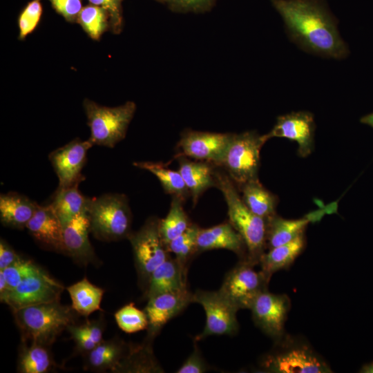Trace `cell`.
I'll return each instance as SVG.
<instances>
[{
    "instance_id": "obj_31",
    "label": "cell",
    "mask_w": 373,
    "mask_h": 373,
    "mask_svg": "<svg viewBox=\"0 0 373 373\" xmlns=\"http://www.w3.org/2000/svg\"><path fill=\"white\" fill-rule=\"evenodd\" d=\"M133 165L153 173L161 183L164 191L172 197H178L184 201L190 195L179 171L170 169L160 162H136Z\"/></svg>"
},
{
    "instance_id": "obj_24",
    "label": "cell",
    "mask_w": 373,
    "mask_h": 373,
    "mask_svg": "<svg viewBox=\"0 0 373 373\" xmlns=\"http://www.w3.org/2000/svg\"><path fill=\"white\" fill-rule=\"evenodd\" d=\"M179 169L195 204L200 196L209 188L216 186L214 170L207 162H195L179 156Z\"/></svg>"
},
{
    "instance_id": "obj_44",
    "label": "cell",
    "mask_w": 373,
    "mask_h": 373,
    "mask_svg": "<svg viewBox=\"0 0 373 373\" xmlns=\"http://www.w3.org/2000/svg\"><path fill=\"white\" fill-rule=\"evenodd\" d=\"M360 122L373 128V113L362 117Z\"/></svg>"
},
{
    "instance_id": "obj_11",
    "label": "cell",
    "mask_w": 373,
    "mask_h": 373,
    "mask_svg": "<svg viewBox=\"0 0 373 373\" xmlns=\"http://www.w3.org/2000/svg\"><path fill=\"white\" fill-rule=\"evenodd\" d=\"M193 303L200 304L206 314V323L202 332L195 336V341L212 335H233L238 330L236 314L239 310L219 290L198 289L193 294Z\"/></svg>"
},
{
    "instance_id": "obj_18",
    "label": "cell",
    "mask_w": 373,
    "mask_h": 373,
    "mask_svg": "<svg viewBox=\"0 0 373 373\" xmlns=\"http://www.w3.org/2000/svg\"><path fill=\"white\" fill-rule=\"evenodd\" d=\"M26 228L40 247L64 254L63 226L50 204H39Z\"/></svg>"
},
{
    "instance_id": "obj_13",
    "label": "cell",
    "mask_w": 373,
    "mask_h": 373,
    "mask_svg": "<svg viewBox=\"0 0 373 373\" xmlns=\"http://www.w3.org/2000/svg\"><path fill=\"white\" fill-rule=\"evenodd\" d=\"M93 146L88 139H74L64 146L52 151L48 158L59 180L57 188L80 184L85 178L82 174L88 151Z\"/></svg>"
},
{
    "instance_id": "obj_4",
    "label": "cell",
    "mask_w": 373,
    "mask_h": 373,
    "mask_svg": "<svg viewBox=\"0 0 373 373\" xmlns=\"http://www.w3.org/2000/svg\"><path fill=\"white\" fill-rule=\"evenodd\" d=\"M87 215L90 233L103 242L128 238L131 231L132 213L123 193H105L90 198Z\"/></svg>"
},
{
    "instance_id": "obj_28",
    "label": "cell",
    "mask_w": 373,
    "mask_h": 373,
    "mask_svg": "<svg viewBox=\"0 0 373 373\" xmlns=\"http://www.w3.org/2000/svg\"><path fill=\"white\" fill-rule=\"evenodd\" d=\"M79 184L67 187L57 188L50 204L62 226L79 214L87 212L90 198L85 197L79 190Z\"/></svg>"
},
{
    "instance_id": "obj_42",
    "label": "cell",
    "mask_w": 373,
    "mask_h": 373,
    "mask_svg": "<svg viewBox=\"0 0 373 373\" xmlns=\"http://www.w3.org/2000/svg\"><path fill=\"white\" fill-rule=\"evenodd\" d=\"M214 0H164L175 9L184 10H202L207 8Z\"/></svg>"
},
{
    "instance_id": "obj_15",
    "label": "cell",
    "mask_w": 373,
    "mask_h": 373,
    "mask_svg": "<svg viewBox=\"0 0 373 373\" xmlns=\"http://www.w3.org/2000/svg\"><path fill=\"white\" fill-rule=\"evenodd\" d=\"M316 124L314 115L308 111L291 112L277 117L272 129L265 134L267 140L284 137L295 141L297 153L301 157L309 155L314 148Z\"/></svg>"
},
{
    "instance_id": "obj_19",
    "label": "cell",
    "mask_w": 373,
    "mask_h": 373,
    "mask_svg": "<svg viewBox=\"0 0 373 373\" xmlns=\"http://www.w3.org/2000/svg\"><path fill=\"white\" fill-rule=\"evenodd\" d=\"M131 347L118 337L103 340L84 355V368L96 372H117Z\"/></svg>"
},
{
    "instance_id": "obj_25",
    "label": "cell",
    "mask_w": 373,
    "mask_h": 373,
    "mask_svg": "<svg viewBox=\"0 0 373 373\" xmlns=\"http://www.w3.org/2000/svg\"><path fill=\"white\" fill-rule=\"evenodd\" d=\"M305 245L304 233L286 244L269 249L259 259L260 270L270 280L274 273L288 268L303 252Z\"/></svg>"
},
{
    "instance_id": "obj_41",
    "label": "cell",
    "mask_w": 373,
    "mask_h": 373,
    "mask_svg": "<svg viewBox=\"0 0 373 373\" xmlns=\"http://www.w3.org/2000/svg\"><path fill=\"white\" fill-rule=\"evenodd\" d=\"M208 370V365L202 358L198 347L195 346L193 351L177 370L176 373H203Z\"/></svg>"
},
{
    "instance_id": "obj_22",
    "label": "cell",
    "mask_w": 373,
    "mask_h": 373,
    "mask_svg": "<svg viewBox=\"0 0 373 373\" xmlns=\"http://www.w3.org/2000/svg\"><path fill=\"white\" fill-rule=\"evenodd\" d=\"M326 209L310 213L302 218L285 219L277 214L267 220L266 247L271 249L286 244L302 233L311 221L319 220Z\"/></svg>"
},
{
    "instance_id": "obj_3",
    "label": "cell",
    "mask_w": 373,
    "mask_h": 373,
    "mask_svg": "<svg viewBox=\"0 0 373 373\" xmlns=\"http://www.w3.org/2000/svg\"><path fill=\"white\" fill-rule=\"evenodd\" d=\"M216 186L227 205L229 222L242 238L246 258L258 265L266 247L267 220L254 214L244 203L237 186L227 173L214 172Z\"/></svg>"
},
{
    "instance_id": "obj_2",
    "label": "cell",
    "mask_w": 373,
    "mask_h": 373,
    "mask_svg": "<svg viewBox=\"0 0 373 373\" xmlns=\"http://www.w3.org/2000/svg\"><path fill=\"white\" fill-rule=\"evenodd\" d=\"M21 341L50 346L64 330L76 323L77 313L59 300L12 311Z\"/></svg>"
},
{
    "instance_id": "obj_30",
    "label": "cell",
    "mask_w": 373,
    "mask_h": 373,
    "mask_svg": "<svg viewBox=\"0 0 373 373\" xmlns=\"http://www.w3.org/2000/svg\"><path fill=\"white\" fill-rule=\"evenodd\" d=\"M106 323L103 316L86 321L81 325H71L67 329L75 344V352L84 356L93 350L104 339Z\"/></svg>"
},
{
    "instance_id": "obj_17",
    "label": "cell",
    "mask_w": 373,
    "mask_h": 373,
    "mask_svg": "<svg viewBox=\"0 0 373 373\" xmlns=\"http://www.w3.org/2000/svg\"><path fill=\"white\" fill-rule=\"evenodd\" d=\"M89 233L87 212L77 215L63 226L64 254L80 266L93 265L98 267L102 265V261L89 240Z\"/></svg>"
},
{
    "instance_id": "obj_39",
    "label": "cell",
    "mask_w": 373,
    "mask_h": 373,
    "mask_svg": "<svg viewBox=\"0 0 373 373\" xmlns=\"http://www.w3.org/2000/svg\"><path fill=\"white\" fill-rule=\"evenodd\" d=\"M88 1L91 4L102 7L108 12L111 30L115 34L119 33L122 27V2L123 0Z\"/></svg>"
},
{
    "instance_id": "obj_27",
    "label": "cell",
    "mask_w": 373,
    "mask_h": 373,
    "mask_svg": "<svg viewBox=\"0 0 373 373\" xmlns=\"http://www.w3.org/2000/svg\"><path fill=\"white\" fill-rule=\"evenodd\" d=\"M49 346L21 341L17 361L20 373H47L52 372L55 363Z\"/></svg>"
},
{
    "instance_id": "obj_8",
    "label": "cell",
    "mask_w": 373,
    "mask_h": 373,
    "mask_svg": "<svg viewBox=\"0 0 373 373\" xmlns=\"http://www.w3.org/2000/svg\"><path fill=\"white\" fill-rule=\"evenodd\" d=\"M160 220L155 216L149 218L127 238L132 247L139 283L144 291L152 273L169 256L160 236Z\"/></svg>"
},
{
    "instance_id": "obj_14",
    "label": "cell",
    "mask_w": 373,
    "mask_h": 373,
    "mask_svg": "<svg viewBox=\"0 0 373 373\" xmlns=\"http://www.w3.org/2000/svg\"><path fill=\"white\" fill-rule=\"evenodd\" d=\"M233 133L186 131L180 137L179 156L220 166Z\"/></svg>"
},
{
    "instance_id": "obj_38",
    "label": "cell",
    "mask_w": 373,
    "mask_h": 373,
    "mask_svg": "<svg viewBox=\"0 0 373 373\" xmlns=\"http://www.w3.org/2000/svg\"><path fill=\"white\" fill-rule=\"evenodd\" d=\"M37 265H36L33 260L21 257L8 267L0 270L2 271L7 283L8 294L11 290L15 289L20 282L37 267Z\"/></svg>"
},
{
    "instance_id": "obj_23",
    "label": "cell",
    "mask_w": 373,
    "mask_h": 373,
    "mask_svg": "<svg viewBox=\"0 0 373 373\" xmlns=\"http://www.w3.org/2000/svg\"><path fill=\"white\" fill-rule=\"evenodd\" d=\"M39 204L17 192L0 195V220L3 225L23 229L34 216Z\"/></svg>"
},
{
    "instance_id": "obj_5",
    "label": "cell",
    "mask_w": 373,
    "mask_h": 373,
    "mask_svg": "<svg viewBox=\"0 0 373 373\" xmlns=\"http://www.w3.org/2000/svg\"><path fill=\"white\" fill-rule=\"evenodd\" d=\"M260 362L264 372L276 373L332 372L331 368L307 343L284 335Z\"/></svg>"
},
{
    "instance_id": "obj_10",
    "label": "cell",
    "mask_w": 373,
    "mask_h": 373,
    "mask_svg": "<svg viewBox=\"0 0 373 373\" xmlns=\"http://www.w3.org/2000/svg\"><path fill=\"white\" fill-rule=\"evenodd\" d=\"M64 286L40 266L27 275L11 290L4 302L12 311L19 308L60 300Z\"/></svg>"
},
{
    "instance_id": "obj_37",
    "label": "cell",
    "mask_w": 373,
    "mask_h": 373,
    "mask_svg": "<svg viewBox=\"0 0 373 373\" xmlns=\"http://www.w3.org/2000/svg\"><path fill=\"white\" fill-rule=\"evenodd\" d=\"M42 15L40 0H32L23 9L18 17L19 39L23 40L37 27Z\"/></svg>"
},
{
    "instance_id": "obj_35",
    "label": "cell",
    "mask_w": 373,
    "mask_h": 373,
    "mask_svg": "<svg viewBox=\"0 0 373 373\" xmlns=\"http://www.w3.org/2000/svg\"><path fill=\"white\" fill-rule=\"evenodd\" d=\"M200 227L191 224L180 236L171 240L167 245L169 253L175 255V258L184 268L191 256L197 254V237Z\"/></svg>"
},
{
    "instance_id": "obj_40",
    "label": "cell",
    "mask_w": 373,
    "mask_h": 373,
    "mask_svg": "<svg viewBox=\"0 0 373 373\" xmlns=\"http://www.w3.org/2000/svg\"><path fill=\"white\" fill-rule=\"evenodd\" d=\"M55 10L68 22H77L82 9V0H48Z\"/></svg>"
},
{
    "instance_id": "obj_34",
    "label": "cell",
    "mask_w": 373,
    "mask_h": 373,
    "mask_svg": "<svg viewBox=\"0 0 373 373\" xmlns=\"http://www.w3.org/2000/svg\"><path fill=\"white\" fill-rule=\"evenodd\" d=\"M162 370L153 356L149 342L142 346L131 347L117 372H158Z\"/></svg>"
},
{
    "instance_id": "obj_32",
    "label": "cell",
    "mask_w": 373,
    "mask_h": 373,
    "mask_svg": "<svg viewBox=\"0 0 373 373\" xmlns=\"http://www.w3.org/2000/svg\"><path fill=\"white\" fill-rule=\"evenodd\" d=\"M184 202L182 199L173 196L166 216L160 220V233L166 247L191 224L184 209Z\"/></svg>"
},
{
    "instance_id": "obj_46",
    "label": "cell",
    "mask_w": 373,
    "mask_h": 373,
    "mask_svg": "<svg viewBox=\"0 0 373 373\" xmlns=\"http://www.w3.org/2000/svg\"><path fill=\"white\" fill-rule=\"evenodd\" d=\"M159 1H164V0H159Z\"/></svg>"
},
{
    "instance_id": "obj_12",
    "label": "cell",
    "mask_w": 373,
    "mask_h": 373,
    "mask_svg": "<svg viewBox=\"0 0 373 373\" xmlns=\"http://www.w3.org/2000/svg\"><path fill=\"white\" fill-rule=\"evenodd\" d=\"M290 309L286 294L262 291L255 299L250 310L255 324L275 342L283 337L285 323Z\"/></svg>"
},
{
    "instance_id": "obj_9",
    "label": "cell",
    "mask_w": 373,
    "mask_h": 373,
    "mask_svg": "<svg viewBox=\"0 0 373 373\" xmlns=\"http://www.w3.org/2000/svg\"><path fill=\"white\" fill-rule=\"evenodd\" d=\"M255 263L242 259L225 276L218 289L238 309H250L253 303L262 291L267 290L269 279L254 269Z\"/></svg>"
},
{
    "instance_id": "obj_45",
    "label": "cell",
    "mask_w": 373,
    "mask_h": 373,
    "mask_svg": "<svg viewBox=\"0 0 373 373\" xmlns=\"http://www.w3.org/2000/svg\"><path fill=\"white\" fill-rule=\"evenodd\" d=\"M360 372L363 373H373V363L364 365Z\"/></svg>"
},
{
    "instance_id": "obj_33",
    "label": "cell",
    "mask_w": 373,
    "mask_h": 373,
    "mask_svg": "<svg viewBox=\"0 0 373 373\" xmlns=\"http://www.w3.org/2000/svg\"><path fill=\"white\" fill-rule=\"evenodd\" d=\"M77 22L88 36L98 41L102 35L110 28V18L108 12L102 7L90 4L83 7Z\"/></svg>"
},
{
    "instance_id": "obj_20",
    "label": "cell",
    "mask_w": 373,
    "mask_h": 373,
    "mask_svg": "<svg viewBox=\"0 0 373 373\" xmlns=\"http://www.w3.org/2000/svg\"><path fill=\"white\" fill-rule=\"evenodd\" d=\"M220 249L230 250L242 259L247 257L245 243L229 222L207 229L200 228L197 253Z\"/></svg>"
},
{
    "instance_id": "obj_29",
    "label": "cell",
    "mask_w": 373,
    "mask_h": 373,
    "mask_svg": "<svg viewBox=\"0 0 373 373\" xmlns=\"http://www.w3.org/2000/svg\"><path fill=\"white\" fill-rule=\"evenodd\" d=\"M66 289L71 298V307L77 314L88 317L92 313L102 310L104 289L91 283L86 277L67 287Z\"/></svg>"
},
{
    "instance_id": "obj_6",
    "label": "cell",
    "mask_w": 373,
    "mask_h": 373,
    "mask_svg": "<svg viewBox=\"0 0 373 373\" xmlns=\"http://www.w3.org/2000/svg\"><path fill=\"white\" fill-rule=\"evenodd\" d=\"M90 135L88 140L93 145L113 148L125 136L134 113L133 102L108 107L85 99L83 103Z\"/></svg>"
},
{
    "instance_id": "obj_21",
    "label": "cell",
    "mask_w": 373,
    "mask_h": 373,
    "mask_svg": "<svg viewBox=\"0 0 373 373\" xmlns=\"http://www.w3.org/2000/svg\"><path fill=\"white\" fill-rule=\"evenodd\" d=\"M187 289L186 269L169 256L151 275L144 296L148 300L160 294Z\"/></svg>"
},
{
    "instance_id": "obj_43",
    "label": "cell",
    "mask_w": 373,
    "mask_h": 373,
    "mask_svg": "<svg viewBox=\"0 0 373 373\" xmlns=\"http://www.w3.org/2000/svg\"><path fill=\"white\" fill-rule=\"evenodd\" d=\"M21 257L5 240L1 238L0 270L8 267Z\"/></svg>"
},
{
    "instance_id": "obj_36",
    "label": "cell",
    "mask_w": 373,
    "mask_h": 373,
    "mask_svg": "<svg viewBox=\"0 0 373 373\" xmlns=\"http://www.w3.org/2000/svg\"><path fill=\"white\" fill-rule=\"evenodd\" d=\"M114 317L119 328L126 333H135L148 327L145 312L136 307L133 303L119 309Z\"/></svg>"
},
{
    "instance_id": "obj_16",
    "label": "cell",
    "mask_w": 373,
    "mask_h": 373,
    "mask_svg": "<svg viewBox=\"0 0 373 373\" xmlns=\"http://www.w3.org/2000/svg\"><path fill=\"white\" fill-rule=\"evenodd\" d=\"M193 294L188 289L166 292L149 298L144 309L148 319L147 339L152 341L171 319L193 303Z\"/></svg>"
},
{
    "instance_id": "obj_7",
    "label": "cell",
    "mask_w": 373,
    "mask_h": 373,
    "mask_svg": "<svg viewBox=\"0 0 373 373\" xmlns=\"http://www.w3.org/2000/svg\"><path fill=\"white\" fill-rule=\"evenodd\" d=\"M267 141L265 135L255 131L233 133L220 166H222L237 187L258 179L260 150Z\"/></svg>"
},
{
    "instance_id": "obj_1",
    "label": "cell",
    "mask_w": 373,
    "mask_h": 373,
    "mask_svg": "<svg viewBox=\"0 0 373 373\" xmlns=\"http://www.w3.org/2000/svg\"><path fill=\"white\" fill-rule=\"evenodd\" d=\"M272 3L291 40L303 50L336 59L348 55L336 20L320 0H272Z\"/></svg>"
},
{
    "instance_id": "obj_26",
    "label": "cell",
    "mask_w": 373,
    "mask_h": 373,
    "mask_svg": "<svg viewBox=\"0 0 373 373\" xmlns=\"http://www.w3.org/2000/svg\"><path fill=\"white\" fill-rule=\"evenodd\" d=\"M245 205L256 215L267 220L276 214L278 198L267 190L259 179L250 180L237 187Z\"/></svg>"
}]
</instances>
